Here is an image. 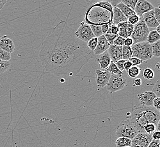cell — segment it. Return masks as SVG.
<instances>
[{"mask_svg": "<svg viewBox=\"0 0 160 147\" xmlns=\"http://www.w3.org/2000/svg\"><path fill=\"white\" fill-rule=\"evenodd\" d=\"M86 43L77 39L66 21H60L40 47L39 58L44 71L56 76L80 73L92 58Z\"/></svg>", "mask_w": 160, "mask_h": 147, "instance_id": "cell-1", "label": "cell"}, {"mask_svg": "<svg viewBox=\"0 0 160 147\" xmlns=\"http://www.w3.org/2000/svg\"><path fill=\"white\" fill-rule=\"evenodd\" d=\"M113 6L105 0H100L86 10L85 20L89 25H112Z\"/></svg>", "mask_w": 160, "mask_h": 147, "instance_id": "cell-2", "label": "cell"}, {"mask_svg": "<svg viewBox=\"0 0 160 147\" xmlns=\"http://www.w3.org/2000/svg\"><path fill=\"white\" fill-rule=\"evenodd\" d=\"M133 57L139 58L142 61H147L152 58V45L147 41L134 44L131 46Z\"/></svg>", "mask_w": 160, "mask_h": 147, "instance_id": "cell-3", "label": "cell"}, {"mask_svg": "<svg viewBox=\"0 0 160 147\" xmlns=\"http://www.w3.org/2000/svg\"><path fill=\"white\" fill-rule=\"evenodd\" d=\"M139 132L128 119L123 120L117 128L116 135L118 138L124 137L133 139Z\"/></svg>", "mask_w": 160, "mask_h": 147, "instance_id": "cell-4", "label": "cell"}, {"mask_svg": "<svg viewBox=\"0 0 160 147\" xmlns=\"http://www.w3.org/2000/svg\"><path fill=\"white\" fill-rule=\"evenodd\" d=\"M149 29L145 23L142 17H140L139 22L134 26V29L131 37L133 41V44L147 41Z\"/></svg>", "mask_w": 160, "mask_h": 147, "instance_id": "cell-5", "label": "cell"}, {"mask_svg": "<svg viewBox=\"0 0 160 147\" xmlns=\"http://www.w3.org/2000/svg\"><path fill=\"white\" fill-rule=\"evenodd\" d=\"M128 119L139 132H144V127L148 122L142 113L141 106L136 107L129 115Z\"/></svg>", "mask_w": 160, "mask_h": 147, "instance_id": "cell-6", "label": "cell"}, {"mask_svg": "<svg viewBox=\"0 0 160 147\" xmlns=\"http://www.w3.org/2000/svg\"><path fill=\"white\" fill-rule=\"evenodd\" d=\"M126 84V78L124 75H111L106 88L110 93H113L124 89Z\"/></svg>", "mask_w": 160, "mask_h": 147, "instance_id": "cell-7", "label": "cell"}, {"mask_svg": "<svg viewBox=\"0 0 160 147\" xmlns=\"http://www.w3.org/2000/svg\"><path fill=\"white\" fill-rule=\"evenodd\" d=\"M74 35L77 39L85 43L95 37L90 25L84 21L80 23V27L77 29V31L74 32Z\"/></svg>", "mask_w": 160, "mask_h": 147, "instance_id": "cell-8", "label": "cell"}, {"mask_svg": "<svg viewBox=\"0 0 160 147\" xmlns=\"http://www.w3.org/2000/svg\"><path fill=\"white\" fill-rule=\"evenodd\" d=\"M142 111L148 123H153L158 126L160 120V111L153 107L141 106Z\"/></svg>", "mask_w": 160, "mask_h": 147, "instance_id": "cell-9", "label": "cell"}, {"mask_svg": "<svg viewBox=\"0 0 160 147\" xmlns=\"http://www.w3.org/2000/svg\"><path fill=\"white\" fill-rule=\"evenodd\" d=\"M152 139V135L145 132H139L132 139L131 147H148Z\"/></svg>", "mask_w": 160, "mask_h": 147, "instance_id": "cell-10", "label": "cell"}, {"mask_svg": "<svg viewBox=\"0 0 160 147\" xmlns=\"http://www.w3.org/2000/svg\"><path fill=\"white\" fill-rule=\"evenodd\" d=\"M153 5L147 0H139L136 3L134 12L137 16L142 17V15L151 10L154 9Z\"/></svg>", "mask_w": 160, "mask_h": 147, "instance_id": "cell-11", "label": "cell"}, {"mask_svg": "<svg viewBox=\"0 0 160 147\" xmlns=\"http://www.w3.org/2000/svg\"><path fill=\"white\" fill-rule=\"evenodd\" d=\"M96 83L98 89H101L106 86L111 76L108 71L96 69Z\"/></svg>", "mask_w": 160, "mask_h": 147, "instance_id": "cell-12", "label": "cell"}, {"mask_svg": "<svg viewBox=\"0 0 160 147\" xmlns=\"http://www.w3.org/2000/svg\"><path fill=\"white\" fill-rule=\"evenodd\" d=\"M156 97L152 91H145L138 95L140 103L143 107H152L153 100Z\"/></svg>", "mask_w": 160, "mask_h": 147, "instance_id": "cell-13", "label": "cell"}, {"mask_svg": "<svg viewBox=\"0 0 160 147\" xmlns=\"http://www.w3.org/2000/svg\"><path fill=\"white\" fill-rule=\"evenodd\" d=\"M0 48L11 54L14 52L16 46L12 39L4 35L0 39Z\"/></svg>", "mask_w": 160, "mask_h": 147, "instance_id": "cell-14", "label": "cell"}, {"mask_svg": "<svg viewBox=\"0 0 160 147\" xmlns=\"http://www.w3.org/2000/svg\"><path fill=\"white\" fill-rule=\"evenodd\" d=\"M110 45L106 40L105 35H103L98 37V43L96 49L94 50L95 55H99L108 50Z\"/></svg>", "mask_w": 160, "mask_h": 147, "instance_id": "cell-15", "label": "cell"}, {"mask_svg": "<svg viewBox=\"0 0 160 147\" xmlns=\"http://www.w3.org/2000/svg\"><path fill=\"white\" fill-rule=\"evenodd\" d=\"M108 52L110 57L111 61L114 63L122 59V46L111 45L108 49Z\"/></svg>", "mask_w": 160, "mask_h": 147, "instance_id": "cell-16", "label": "cell"}, {"mask_svg": "<svg viewBox=\"0 0 160 147\" xmlns=\"http://www.w3.org/2000/svg\"><path fill=\"white\" fill-rule=\"evenodd\" d=\"M142 17L145 23L149 29L156 28L158 26H160V23L157 21L156 19L154 17L153 10L145 13L142 15Z\"/></svg>", "mask_w": 160, "mask_h": 147, "instance_id": "cell-17", "label": "cell"}, {"mask_svg": "<svg viewBox=\"0 0 160 147\" xmlns=\"http://www.w3.org/2000/svg\"><path fill=\"white\" fill-rule=\"evenodd\" d=\"M99 55V57L97 59L99 67L101 70L106 71L111 62V58L108 53V50Z\"/></svg>", "mask_w": 160, "mask_h": 147, "instance_id": "cell-18", "label": "cell"}, {"mask_svg": "<svg viewBox=\"0 0 160 147\" xmlns=\"http://www.w3.org/2000/svg\"><path fill=\"white\" fill-rule=\"evenodd\" d=\"M128 21L127 18L123 14V12L118 8L117 6L113 7L112 11V23L118 25L120 23Z\"/></svg>", "mask_w": 160, "mask_h": 147, "instance_id": "cell-19", "label": "cell"}, {"mask_svg": "<svg viewBox=\"0 0 160 147\" xmlns=\"http://www.w3.org/2000/svg\"><path fill=\"white\" fill-rule=\"evenodd\" d=\"M117 7L122 12H123V14L125 16L127 19L131 16L136 14L134 10L130 9L128 6H127L124 4H123L122 2H120L119 4H118Z\"/></svg>", "mask_w": 160, "mask_h": 147, "instance_id": "cell-20", "label": "cell"}, {"mask_svg": "<svg viewBox=\"0 0 160 147\" xmlns=\"http://www.w3.org/2000/svg\"><path fill=\"white\" fill-rule=\"evenodd\" d=\"M115 143L117 147H131L132 143V140L129 138L120 137L118 138Z\"/></svg>", "mask_w": 160, "mask_h": 147, "instance_id": "cell-21", "label": "cell"}, {"mask_svg": "<svg viewBox=\"0 0 160 147\" xmlns=\"http://www.w3.org/2000/svg\"><path fill=\"white\" fill-rule=\"evenodd\" d=\"M160 40V34H158L156 30H152L149 31L146 41L152 45Z\"/></svg>", "mask_w": 160, "mask_h": 147, "instance_id": "cell-22", "label": "cell"}, {"mask_svg": "<svg viewBox=\"0 0 160 147\" xmlns=\"http://www.w3.org/2000/svg\"><path fill=\"white\" fill-rule=\"evenodd\" d=\"M127 21L120 23L117 25L118 27L119 28V32H118V36L122 37L124 39H126L128 37V35L127 33Z\"/></svg>", "mask_w": 160, "mask_h": 147, "instance_id": "cell-23", "label": "cell"}, {"mask_svg": "<svg viewBox=\"0 0 160 147\" xmlns=\"http://www.w3.org/2000/svg\"><path fill=\"white\" fill-rule=\"evenodd\" d=\"M133 57V53L131 47L123 45L122 46V59L124 60H129Z\"/></svg>", "mask_w": 160, "mask_h": 147, "instance_id": "cell-24", "label": "cell"}, {"mask_svg": "<svg viewBox=\"0 0 160 147\" xmlns=\"http://www.w3.org/2000/svg\"><path fill=\"white\" fill-rule=\"evenodd\" d=\"M141 72V68L139 66H132L129 70L127 71V75L130 78H135L138 77Z\"/></svg>", "mask_w": 160, "mask_h": 147, "instance_id": "cell-25", "label": "cell"}, {"mask_svg": "<svg viewBox=\"0 0 160 147\" xmlns=\"http://www.w3.org/2000/svg\"><path fill=\"white\" fill-rule=\"evenodd\" d=\"M106 71H108L111 75H124L123 72L119 70L115 64L112 61Z\"/></svg>", "mask_w": 160, "mask_h": 147, "instance_id": "cell-26", "label": "cell"}, {"mask_svg": "<svg viewBox=\"0 0 160 147\" xmlns=\"http://www.w3.org/2000/svg\"><path fill=\"white\" fill-rule=\"evenodd\" d=\"M142 76L145 79L151 80L154 78V71L151 68H146L144 69V70L143 71Z\"/></svg>", "mask_w": 160, "mask_h": 147, "instance_id": "cell-27", "label": "cell"}, {"mask_svg": "<svg viewBox=\"0 0 160 147\" xmlns=\"http://www.w3.org/2000/svg\"><path fill=\"white\" fill-rule=\"evenodd\" d=\"M152 49L153 56L156 58L160 57V40L152 44Z\"/></svg>", "mask_w": 160, "mask_h": 147, "instance_id": "cell-28", "label": "cell"}, {"mask_svg": "<svg viewBox=\"0 0 160 147\" xmlns=\"http://www.w3.org/2000/svg\"><path fill=\"white\" fill-rule=\"evenodd\" d=\"M157 130V126L153 123H148L144 127V131L145 133L152 135V134Z\"/></svg>", "mask_w": 160, "mask_h": 147, "instance_id": "cell-29", "label": "cell"}, {"mask_svg": "<svg viewBox=\"0 0 160 147\" xmlns=\"http://www.w3.org/2000/svg\"><path fill=\"white\" fill-rule=\"evenodd\" d=\"M92 33L96 37H98L103 35L101 27L99 25H90Z\"/></svg>", "mask_w": 160, "mask_h": 147, "instance_id": "cell-30", "label": "cell"}, {"mask_svg": "<svg viewBox=\"0 0 160 147\" xmlns=\"http://www.w3.org/2000/svg\"><path fill=\"white\" fill-rule=\"evenodd\" d=\"M98 43V37H94L92 39H90L87 43L86 45L88 47V48L91 50V51H94L96 49V46L97 45Z\"/></svg>", "mask_w": 160, "mask_h": 147, "instance_id": "cell-31", "label": "cell"}, {"mask_svg": "<svg viewBox=\"0 0 160 147\" xmlns=\"http://www.w3.org/2000/svg\"><path fill=\"white\" fill-rule=\"evenodd\" d=\"M11 66L9 61H3L0 59V74L9 70Z\"/></svg>", "mask_w": 160, "mask_h": 147, "instance_id": "cell-32", "label": "cell"}, {"mask_svg": "<svg viewBox=\"0 0 160 147\" xmlns=\"http://www.w3.org/2000/svg\"><path fill=\"white\" fill-rule=\"evenodd\" d=\"M0 59L3 61H9L11 59L10 53L0 48Z\"/></svg>", "mask_w": 160, "mask_h": 147, "instance_id": "cell-33", "label": "cell"}, {"mask_svg": "<svg viewBox=\"0 0 160 147\" xmlns=\"http://www.w3.org/2000/svg\"><path fill=\"white\" fill-rule=\"evenodd\" d=\"M138 1L139 0H122L121 2L128 6L130 9L134 10Z\"/></svg>", "mask_w": 160, "mask_h": 147, "instance_id": "cell-34", "label": "cell"}, {"mask_svg": "<svg viewBox=\"0 0 160 147\" xmlns=\"http://www.w3.org/2000/svg\"><path fill=\"white\" fill-rule=\"evenodd\" d=\"M152 92L154 93L157 97H160V81L158 80L155 83L154 87L153 88Z\"/></svg>", "mask_w": 160, "mask_h": 147, "instance_id": "cell-35", "label": "cell"}, {"mask_svg": "<svg viewBox=\"0 0 160 147\" xmlns=\"http://www.w3.org/2000/svg\"><path fill=\"white\" fill-rule=\"evenodd\" d=\"M105 37L106 39V40L108 41V44L111 45H113L114 40L117 38V37L118 36V35H112V34H105Z\"/></svg>", "mask_w": 160, "mask_h": 147, "instance_id": "cell-36", "label": "cell"}, {"mask_svg": "<svg viewBox=\"0 0 160 147\" xmlns=\"http://www.w3.org/2000/svg\"><path fill=\"white\" fill-rule=\"evenodd\" d=\"M140 18V17H139V16H137L136 14H134L129 17L127 20L129 23L135 26L139 22Z\"/></svg>", "mask_w": 160, "mask_h": 147, "instance_id": "cell-37", "label": "cell"}, {"mask_svg": "<svg viewBox=\"0 0 160 147\" xmlns=\"http://www.w3.org/2000/svg\"><path fill=\"white\" fill-rule=\"evenodd\" d=\"M119 32V28L118 27L117 25H111L108 30V34H112V35H118Z\"/></svg>", "mask_w": 160, "mask_h": 147, "instance_id": "cell-38", "label": "cell"}, {"mask_svg": "<svg viewBox=\"0 0 160 147\" xmlns=\"http://www.w3.org/2000/svg\"><path fill=\"white\" fill-rule=\"evenodd\" d=\"M124 39L123 37L118 36L117 38L114 40L113 45H117V46H123L124 45Z\"/></svg>", "mask_w": 160, "mask_h": 147, "instance_id": "cell-39", "label": "cell"}, {"mask_svg": "<svg viewBox=\"0 0 160 147\" xmlns=\"http://www.w3.org/2000/svg\"><path fill=\"white\" fill-rule=\"evenodd\" d=\"M129 61L132 63L133 66H139L142 63V61L135 57H132V58H130Z\"/></svg>", "mask_w": 160, "mask_h": 147, "instance_id": "cell-40", "label": "cell"}, {"mask_svg": "<svg viewBox=\"0 0 160 147\" xmlns=\"http://www.w3.org/2000/svg\"><path fill=\"white\" fill-rule=\"evenodd\" d=\"M134 29V26L129 23L128 21H127V33L128 35V37H131L133 31Z\"/></svg>", "mask_w": 160, "mask_h": 147, "instance_id": "cell-41", "label": "cell"}, {"mask_svg": "<svg viewBox=\"0 0 160 147\" xmlns=\"http://www.w3.org/2000/svg\"><path fill=\"white\" fill-rule=\"evenodd\" d=\"M160 97H156L153 100L152 107H154L155 109H156L157 110L160 111Z\"/></svg>", "mask_w": 160, "mask_h": 147, "instance_id": "cell-42", "label": "cell"}, {"mask_svg": "<svg viewBox=\"0 0 160 147\" xmlns=\"http://www.w3.org/2000/svg\"><path fill=\"white\" fill-rule=\"evenodd\" d=\"M153 13H154V17L156 19L157 21L160 23V5L158 7H154L153 9Z\"/></svg>", "mask_w": 160, "mask_h": 147, "instance_id": "cell-43", "label": "cell"}, {"mask_svg": "<svg viewBox=\"0 0 160 147\" xmlns=\"http://www.w3.org/2000/svg\"><path fill=\"white\" fill-rule=\"evenodd\" d=\"M125 61H126V60L122 59H120L119 61H118L115 63V64H116V66H117V68L119 69V70L121 71L122 72H123V71L124 70L123 65H124V63Z\"/></svg>", "mask_w": 160, "mask_h": 147, "instance_id": "cell-44", "label": "cell"}, {"mask_svg": "<svg viewBox=\"0 0 160 147\" xmlns=\"http://www.w3.org/2000/svg\"><path fill=\"white\" fill-rule=\"evenodd\" d=\"M133 45V41L131 37H128L127 38L124 39V45L131 47Z\"/></svg>", "mask_w": 160, "mask_h": 147, "instance_id": "cell-45", "label": "cell"}, {"mask_svg": "<svg viewBox=\"0 0 160 147\" xmlns=\"http://www.w3.org/2000/svg\"><path fill=\"white\" fill-rule=\"evenodd\" d=\"M148 147H160V140L152 139Z\"/></svg>", "mask_w": 160, "mask_h": 147, "instance_id": "cell-46", "label": "cell"}, {"mask_svg": "<svg viewBox=\"0 0 160 147\" xmlns=\"http://www.w3.org/2000/svg\"><path fill=\"white\" fill-rule=\"evenodd\" d=\"M123 66H124V70L127 71L132 66V64L129 60H126V61L124 63Z\"/></svg>", "mask_w": 160, "mask_h": 147, "instance_id": "cell-47", "label": "cell"}, {"mask_svg": "<svg viewBox=\"0 0 160 147\" xmlns=\"http://www.w3.org/2000/svg\"><path fill=\"white\" fill-rule=\"evenodd\" d=\"M160 131H156L154 132L152 134V136L153 139H154V140H160Z\"/></svg>", "mask_w": 160, "mask_h": 147, "instance_id": "cell-48", "label": "cell"}, {"mask_svg": "<svg viewBox=\"0 0 160 147\" xmlns=\"http://www.w3.org/2000/svg\"><path fill=\"white\" fill-rule=\"evenodd\" d=\"M105 1H107L108 2L111 4L112 6L115 7V6H117L118 4L121 2L122 0H105Z\"/></svg>", "mask_w": 160, "mask_h": 147, "instance_id": "cell-49", "label": "cell"}, {"mask_svg": "<svg viewBox=\"0 0 160 147\" xmlns=\"http://www.w3.org/2000/svg\"><path fill=\"white\" fill-rule=\"evenodd\" d=\"M101 30L103 35H105V34H107L110 26L108 25H101Z\"/></svg>", "mask_w": 160, "mask_h": 147, "instance_id": "cell-50", "label": "cell"}, {"mask_svg": "<svg viewBox=\"0 0 160 147\" xmlns=\"http://www.w3.org/2000/svg\"><path fill=\"white\" fill-rule=\"evenodd\" d=\"M134 83V86H137V87H139V86H142V80L140 78H137L134 80L133 82Z\"/></svg>", "mask_w": 160, "mask_h": 147, "instance_id": "cell-51", "label": "cell"}, {"mask_svg": "<svg viewBox=\"0 0 160 147\" xmlns=\"http://www.w3.org/2000/svg\"><path fill=\"white\" fill-rule=\"evenodd\" d=\"M7 2V0H0V9H2Z\"/></svg>", "mask_w": 160, "mask_h": 147, "instance_id": "cell-52", "label": "cell"}, {"mask_svg": "<svg viewBox=\"0 0 160 147\" xmlns=\"http://www.w3.org/2000/svg\"><path fill=\"white\" fill-rule=\"evenodd\" d=\"M155 67H156V68L157 69V70H160V63L159 62H158V63H157L156 64V65H155Z\"/></svg>", "mask_w": 160, "mask_h": 147, "instance_id": "cell-53", "label": "cell"}, {"mask_svg": "<svg viewBox=\"0 0 160 147\" xmlns=\"http://www.w3.org/2000/svg\"><path fill=\"white\" fill-rule=\"evenodd\" d=\"M156 31H157L158 34H160V27L158 26L156 28Z\"/></svg>", "mask_w": 160, "mask_h": 147, "instance_id": "cell-54", "label": "cell"}, {"mask_svg": "<svg viewBox=\"0 0 160 147\" xmlns=\"http://www.w3.org/2000/svg\"><path fill=\"white\" fill-rule=\"evenodd\" d=\"M1 34H0V39H1Z\"/></svg>", "mask_w": 160, "mask_h": 147, "instance_id": "cell-55", "label": "cell"}, {"mask_svg": "<svg viewBox=\"0 0 160 147\" xmlns=\"http://www.w3.org/2000/svg\"></svg>", "mask_w": 160, "mask_h": 147, "instance_id": "cell-56", "label": "cell"}]
</instances>
